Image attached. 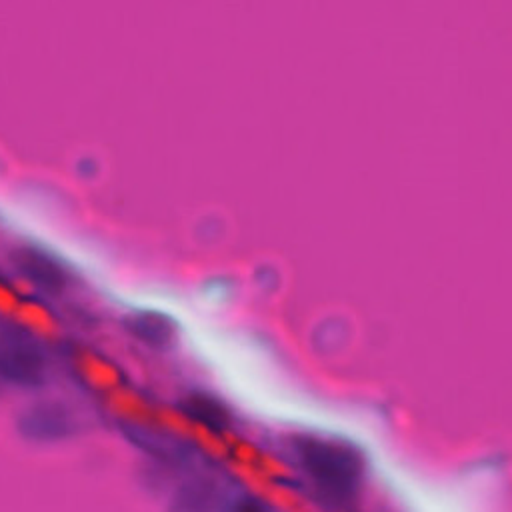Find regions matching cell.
<instances>
[{"mask_svg": "<svg viewBox=\"0 0 512 512\" xmlns=\"http://www.w3.org/2000/svg\"><path fill=\"white\" fill-rule=\"evenodd\" d=\"M290 452L322 502L350 506L366 480V454L350 440L298 432L288 440Z\"/></svg>", "mask_w": 512, "mask_h": 512, "instance_id": "obj_1", "label": "cell"}, {"mask_svg": "<svg viewBox=\"0 0 512 512\" xmlns=\"http://www.w3.org/2000/svg\"><path fill=\"white\" fill-rule=\"evenodd\" d=\"M50 358L40 340L12 322L0 324V384L36 392L50 382Z\"/></svg>", "mask_w": 512, "mask_h": 512, "instance_id": "obj_2", "label": "cell"}, {"mask_svg": "<svg viewBox=\"0 0 512 512\" xmlns=\"http://www.w3.org/2000/svg\"><path fill=\"white\" fill-rule=\"evenodd\" d=\"M8 260L10 266L46 298H62L74 284L68 266L46 248L16 244L10 248Z\"/></svg>", "mask_w": 512, "mask_h": 512, "instance_id": "obj_3", "label": "cell"}, {"mask_svg": "<svg viewBox=\"0 0 512 512\" xmlns=\"http://www.w3.org/2000/svg\"><path fill=\"white\" fill-rule=\"evenodd\" d=\"M78 418L74 410L58 398H42L24 406L16 418L18 432L40 444L62 442L78 432Z\"/></svg>", "mask_w": 512, "mask_h": 512, "instance_id": "obj_4", "label": "cell"}, {"mask_svg": "<svg viewBox=\"0 0 512 512\" xmlns=\"http://www.w3.org/2000/svg\"><path fill=\"white\" fill-rule=\"evenodd\" d=\"M66 358L74 380L98 396L126 384L122 368L92 346L72 344L66 352Z\"/></svg>", "mask_w": 512, "mask_h": 512, "instance_id": "obj_5", "label": "cell"}, {"mask_svg": "<svg viewBox=\"0 0 512 512\" xmlns=\"http://www.w3.org/2000/svg\"><path fill=\"white\" fill-rule=\"evenodd\" d=\"M222 438L226 444V462L246 468L258 476L276 480V482H292L294 474L286 462H282L272 452L264 450L262 446L246 440L244 436L236 434L232 428L222 430Z\"/></svg>", "mask_w": 512, "mask_h": 512, "instance_id": "obj_6", "label": "cell"}, {"mask_svg": "<svg viewBox=\"0 0 512 512\" xmlns=\"http://www.w3.org/2000/svg\"><path fill=\"white\" fill-rule=\"evenodd\" d=\"M100 400H102L104 412L112 416L116 422L132 428L156 430V420H154L156 404H152L146 396H142L128 384H122L102 394Z\"/></svg>", "mask_w": 512, "mask_h": 512, "instance_id": "obj_7", "label": "cell"}, {"mask_svg": "<svg viewBox=\"0 0 512 512\" xmlns=\"http://www.w3.org/2000/svg\"><path fill=\"white\" fill-rule=\"evenodd\" d=\"M124 330L154 350H170L178 340V324L158 310H136L124 318Z\"/></svg>", "mask_w": 512, "mask_h": 512, "instance_id": "obj_8", "label": "cell"}, {"mask_svg": "<svg viewBox=\"0 0 512 512\" xmlns=\"http://www.w3.org/2000/svg\"><path fill=\"white\" fill-rule=\"evenodd\" d=\"M10 322L42 344H54L62 338V324L42 298L22 296Z\"/></svg>", "mask_w": 512, "mask_h": 512, "instance_id": "obj_9", "label": "cell"}, {"mask_svg": "<svg viewBox=\"0 0 512 512\" xmlns=\"http://www.w3.org/2000/svg\"><path fill=\"white\" fill-rule=\"evenodd\" d=\"M232 472L248 486L250 492L260 496L264 502L272 506V510L280 512H312V508L306 504V500L288 484V482H276L264 476H258L246 468L230 464Z\"/></svg>", "mask_w": 512, "mask_h": 512, "instance_id": "obj_10", "label": "cell"}, {"mask_svg": "<svg viewBox=\"0 0 512 512\" xmlns=\"http://www.w3.org/2000/svg\"><path fill=\"white\" fill-rule=\"evenodd\" d=\"M188 416H192L194 420L202 422L204 426H210L218 432L230 428L232 422V414L228 410V406L216 398L214 394L208 392H190L180 406Z\"/></svg>", "mask_w": 512, "mask_h": 512, "instance_id": "obj_11", "label": "cell"}, {"mask_svg": "<svg viewBox=\"0 0 512 512\" xmlns=\"http://www.w3.org/2000/svg\"><path fill=\"white\" fill-rule=\"evenodd\" d=\"M220 512H272V506L264 502L260 496H256L254 492L244 490L224 500L220 506Z\"/></svg>", "mask_w": 512, "mask_h": 512, "instance_id": "obj_12", "label": "cell"}, {"mask_svg": "<svg viewBox=\"0 0 512 512\" xmlns=\"http://www.w3.org/2000/svg\"><path fill=\"white\" fill-rule=\"evenodd\" d=\"M22 300V294L18 292V288L0 274V320L10 322L18 302Z\"/></svg>", "mask_w": 512, "mask_h": 512, "instance_id": "obj_13", "label": "cell"}, {"mask_svg": "<svg viewBox=\"0 0 512 512\" xmlns=\"http://www.w3.org/2000/svg\"><path fill=\"white\" fill-rule=\"evenodd\" d=\"M0 392H2V384H0Z\"/></svg>", "mask_w": 512, "mask_h": 512, "instance_id": "obj_14", "label": "cell"}]
</instances>
